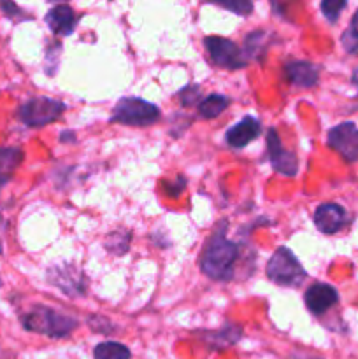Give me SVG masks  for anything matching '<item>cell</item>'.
I'll list each match as a JSON object with an SVG mask.
<instances>
[{"label": "cell", "mask_w": 358, "mask_h": 359, "mask_svg": "<svg viewBox=\"0 0 358 359\" xmlns=\"http://www.w3.org/2000/svg\"><path fill=\"white\" fill-rule=\"evenodd\" d=\"M44 21L53 34L60 35V37H67L76 28L77 16L72 11V7L67 6V4H58V6L48 11Z\"/></svg>", "instance_id": "cell-13"}, {"label": "cell", "mask_w": 358, "mask_h": 359, "mask_svg": "<svg viewBox=\"0 0 358 359\" xmlns=\"http://www.w3.org/2000/svg\"><path fill=\"white\" fill-rule=\"evenodd\" d=\"M0 9L4 11V14H6L7 18H20V20H25V16H23L25 13L16 6V4L0 2Z\"/></svg>", "instance_id": "cell-26"}, {"label": "cell", "mask_w": 358, "mask_h": 359, "mask_svg": "<svg viewBox=\"0 0 358 359\" xmlns=\"http://www.w3.org/2000/svg\"><path fill=\"white\" fill-rule=\"evenodd\" d=\"M267 277L277 286L298 287L305 280L307 273L302 269L300 262L295 258L293 252L288 248H277L270 259L267 262L265 269Z\"/></svg>", "instance_id": "cell-3"}, {"label": "cell", "mask_w": 358, "mask_h": 359, "mask_svg": "<svg viewBox=\"0 0 358 359\" xmlns=\"http://www.w3.org/2000/svg\"><path fill=\"white\" fill-rule=\"evenodd\" d=\"M48 279L53 286L62 290L69 297H83L86 291V280H84L83 272L72 265L51 266L48 272Z\"/></svg>", "instance_id": "cell-9"}, {"label": "cell", "mask_w": 358, "mask_h": 359, "mask_svg": "<svg viewBox=\"0 0 358 359\" xmlns=\"http://www.w3.org/2000/svg\"><path fill=\"white\" fill-rule=\"evenodd\" d=\"M267 154L274 170L286 177H295L298 172V160L293 153L286 151L281 144L279 135L274 128L267 132Z\"/></svg>", "instance_id": "cell-8"}, {"label": "cell", "mask_w": 358, "mask_h": 359, "mask_svg": "<svg viewBox=\"0 0 358 359\" xmlns=\"http://www.w3.org/2000/svg\"><path fill=\"white\" fill-rule=\"evenodd\" d=\"M326 142L346 161H358V126L354 123L346 121L333 126L326 135Z\"/></svg>", "instance_id": "cell-7"}, {"label": "cell", "mask_w": 358, "mask_h": 359, "mask_svg": "<svg viewBox=\"0 0 358 359\" xmlns=\"http://www.w3.org/2000/svg\"><path fill=\"white\" fill-rule=\"evenodd\" d=\"M340 42H343L344 51L350 53V55H358V11L351 20L350 28L340 37Z\"/></svg>", "instance_id": "cell-21"}, {"label": "cell", "mask_w": 358, "mask_h": 359, "mask_svg": "<svg viewBox=\"0 0 358 359\" xmlns=\"http://www.w3.org/2000/svg\"><path fill=\"white\" fill-rule=\"evenodd\" d=\"M239 258V245L227 238V223H220L204 248L200 269L213 280H230Z\"/></svg>", "instance_id": "cell-1"}, {"label": "cell", "mask_w": 358, "mask_h": 359, "mask_svg": "<svg viewBox=\"0 0 358 359\" xmlns=\"http://www.w3.org/2000/svg\"><path fill=\"white\" fill-rule=\"evenodd\" d=\"M216 6L232 11V13L241 14V16H248V14L253 11V4L246 2V0H237V2H220L216 4Z\"/></svg>", "instance_id": "cell-25"}, {"label": "cell", "mask_w": 358, "mask_h": 359, "mask_svg": "<svg viewBox=\"0 0 358 359\" xmlns=\"http://www.w3.org/2000/svg\"><path fill=\"white\" fill-rule=\"evenodd\" d=\"M346 210L337 203H321L314 210V224L321 233L333 235L346 226Z\"/></svg>", "instance_id": "cell-10"}, {"label": "cell", "mask_w": 358, "mask_h": 359, "mask_svg": "<svg viewBox=\"0 0 358 359\" xmlns=\"http://www.w3.org/2000/svg\"><path fill=\"white\" fill-rule=\"evenodd\" d=\"M21 161H23V151L20 147H2L0 149V189L11 181Z\"/></svg>", "instance_id": "cell-15"}, {"label": "cell", "mask_w": 358, "mask_h": 359, "mask_svg": "<svg viewBox=\"0 0 358 359\" xmlns=\"http://www.w3.org/2000/svg\"><path fill=\"white\" fill-rule=\"evenodd\" d=\"M284 74L295 86L312 88L319 79V67L305 60H291L284 65Z\"/></svg>", "instance_id": "cell-14"}, {"label": "cell", "mask_w": 358, "mask_h": 359, "mask_svg": "<svg viewBox=\"0 0 358 359\" xmlns=\"http://www.w3.org/2000/svg\"><path fill=\"white\" fill-rule=\"evenodd\" d=\"M293 359H319V358H312V356H307V354H295Z\"/></svg>", "instance_id": "cell-27"}, {"label": "cell", "mask_w": 358, "mask_h": 359, "mask_svg": "<svg viewBox=\"0 0 358 359\" xmlns=\"http://www.w3.org/2000/svg\"><path fill=\"white\" fill-rule=\"evenodd\" d=\"M260 133H262V125H260L258 119L253 118V116H246L227 130L225 140L234 149H241V147L248 146L249 142L258 139Z\"/></svg>", "instance_id": "cell-11"}, {"label": "cell", "mask_w": 358, "mask_h": 359, "mask_svg": "<svg viewBox=\"0 0 358 359\" xmlns=\"http://www.w3.org/2000/svg\"><path fill=\"white\" fill-rule=\"evenodd\" d=\"M160 119V109L151 102L137 97L119 98L109 118L111 123L126 126H150Z\"/></svg>", "instance_id": "cell-4"}, {"label": "cell", "mask_w": 358, "mask_h": 359, "mask_svg": "<svg viewBox=\"0 0 358 359\" xmlns=\"http://www.w3.org/2000/svg\"><path fill=\"white\" fill-rule=\"evenodd\" d=\"M344 7H346L344 0H323L321 2V11L330 23H336L339 20V14Z\"/></svg>", "instance_id": "cell-23"}, {"label": "cell", "mask_w": 358, "mask_h": 359, "mask_svg": "<svg viewBox=\"0 0 358 359\" xmlns=\"http://www.w3.org/2000/svg\"><path fill=\"white\" fill-rule=\"evenodd\" d=\"M241 333L242 330L239 328V326H227L225 330H221V332L218 333H207V342L213 344L214 342V347H228L232 346V344L237 342L239 339H241Z\"/></svg>", "instance_id": "cell-18"}, {"label": "cell", "mask_w": 358, "mask_h": 359, "mask_svg": "<svg viewBox=\"0 0 358 359\" xmlns=\"http://www.w3.org/2000/svg\"><path fill=\"white\" fill-rule=\"evenodd\" d=\"M0 287H2V280H0Z\"/></svg>", "instance_id": "cell-29"}, {"label": "cell", "mask_w": 358, "mask_h": 359, "mask_svg": "<svg viewBox=\"0 0 358 359\" xmlns=\"http://www.w3.org/2000/svg\"><path fill=\"white\" fill-rule=\"evenodd\" d=\"M200 98H202L200 97V88L197 84H188L178 93V100L181 102L183 107H192V105L199 104Z\"/></svg>", "instance_id": "cell-22"}, {"label": "cell", "mask_w": 358, "mask_h": 359, "mask_svg": "<svg viewBox=\"0 0 358 359\" xmlns=\"http://www.w3.org/2000/svg\"><path fill=\"white\" fill-rule=\"evenodd\" d=\"M228 105H230V100L223 95H209L199 102V114L204 119H214L221 112L227 111Z\"/></svg>", "instance_id": "cell-16"}, {"label": "cell", "mask_w": 358, "mask_h": 359, "mask_svg": "<svg viewBox=\"0 0 358 359\" xmlns=\"http://www.w3.org/2000/svg\"><path fill=\"white\" fill-rule=\"evenodd\" d=\"M265 39H267V34L262 30L251 32V34L246 37V41H244L246 44H244V49H242V51H244V56L248 58V62L253 58V56L262 55L263 42H265Z\"/></svg>", "instance_id": "cell-20"}, {"label": "cell", "mask_w": 358, "mask_h": 359, "mask_svg": "<svg viewBox=\"0 0 358 359\" xmlns=\"http://www.w3.org/2000/svg\"><path fill=\"white\" fill-rule=\"evenodd\" d=\"M305 307L309 309V312L312 314L319 316V314H325L330 307L339 302V293L333 286L325 283H318V284H312L307 291H305Z\"/></svg>", "instance_id": "cell-12"}, {"label": "cell", "mask_w": 358, "mask_h": 359, "mask_svg": "<svg viewBox=\"0 0 358 359\" xmlns=\"http://www.w3.org/2000/svg\"><path fill=\"white\" fill-rule=\"evenodd\" d=\"M204 48L209 53V58L218 67H223L228 70H237L248 65V58L244 51L239 48L230 39L223 37H206L204 39Z\"/></svg>", "instance_id": "cell-6"}, {"label": "cell", "mask_w": 358, "mask_h": 359, "mask_svg": "<svg viewBox=\"0 0 358 359\" xmlns=\"http://www.w3.org/2000/svg\"><path fill=\"white\" fill-rule=\"evenodd\" d=\"M95 359H130L128 347L119 342H102L93 349Z\"/></svg>", "instance_id": "cell-17"}, {"label": "cell", "mask_w": 358, "mask_h": 359, "mask_svg": "<svg viewBox=\"0 0 358 359\" xmlns=\"http://www.w3.org/2000/svg\"><path fill=\"white\" fill-rule=\"evenodd\" d=\"M65 109L67 105L56 98L34 97L18 109V118L30 128H37V126L55 123L65 112Z\"/></svg>", "instance_id": "cell-5"}, {"label": "cell", "mask_w": 358, "mask_h": 359, "mask_svg": "<svg viewBox=\"0 0 358 359\" xmlns=\"http://www.w3.org/2000/svg\"><path fill=\"white\" fill-rule=\"evenodd\" d=\"M21 325L27 332L46 335L49 339H65L77 328L79 323L76 318L63 314L56 309L39 305L21 316Z\"/></svg>", "instance_id": "cell-2"}, {"label": "cell", "mask_w": 358, "mask_h": 359, "mask_svg": "<svg viewBox=\"0 0 358 359\" xmlns=\"http://www.w3.org/2000/svg\"><path fill=\"white\" fill-rule=\"evenodd\" d=\"M353 83L358 86V67H357V69H354V72H353Z\"/></svg>", "instance_id": "cell-28"}, {"label": "cell", "mask_w": 358, "mask_h": 359, "mask_svg": "<svg viewBox=\"0 0 358 359\" xmlns=\"http://www.w3.org/2000/svg\"><path fill=\"white\" fill-rule=\"evenodd\" d=\"M104 245L109 252H112V255H118V256L125 255V252L128 251V245H130V231L118 230L114 231V233L107 235Z\"/></svg>", "instance_id": "cell-19"}, {"label": "cell", "mask_w": 358, "mask_h": 359, "mask_svg": "<svg viewBox=\"0 0 358 359\" xmlns=\"http://www.w3.org/2000/svg\"><path fill=\"white\" fill-rule=\"evenodd\" d=\"M88 326L95 333H104V335H109V333H112L116 330L114 325L107 318H104V316H90L88 318Z\"/></svg>", "instance_id": "cell-24"}]
</instances>
